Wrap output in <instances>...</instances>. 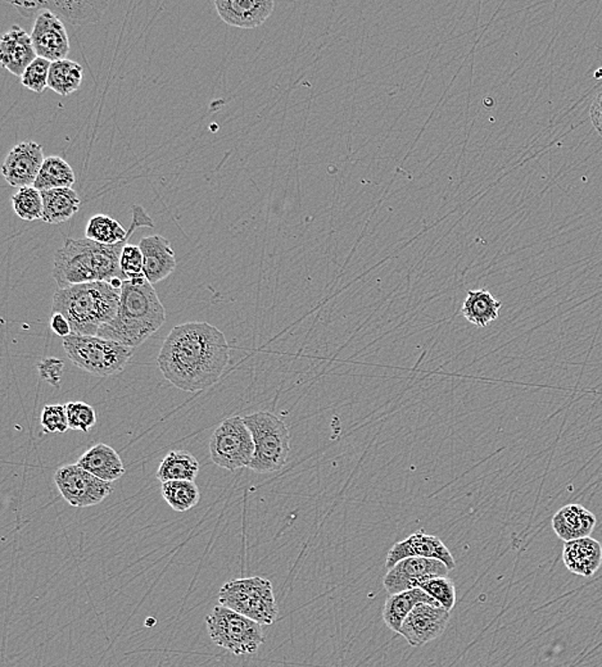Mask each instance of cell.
I'll return each mask as SVG.
<instances>
[{"mask_svg": "<svg viewBox=\"0 0 602 667\" xmlns=\"http://www.w3.org/2000/svg\"><path fill=\"white\" fill-rule=\"evenodd\" d=\"M8 4L16 8L23 17L31 19L35 14H40V11H49L53 14L71 23V25L84 26L89 23H96L102 19L108 2H75V0H44V2H11Z\"/></svg>", "mask_w": 602, "mask_h": 667, "instance_id": "obj_11", "label": "cell"}, {"mask_svg": "<svg viewBox=\"0 0 602 667\" xmlns=\"http://www.w3.org/2000/svg\"><path fill=\"white\" fill-rule=\"evenodd\" d=\"M14 212L25 221H37L43 218V198L41 192L34 186L19 189L12 197Z\"/></svg>", "mask_w": 602, "mask_h": 667, "instance_id": "obj_31", "label": "cell"}, {"mask_svg": "<svg viewBox=\"0 0 602 667\" xmlns=\"http://www.w3.org/2000/svg\"><path fill=\"white\" fill-rule=\"evenodd\" d=\"M563 561L572 574L592 577L602 563V545L591 536L566 542L563 550Z\"/></svg>", "mask_w": 602, "mask_h": 667, "instance_id": "obj_22", "label": "cell"}, {"mask_svg": "<svg viewBox=\"0 0 602 667\" xmlns=\"http://www.w3.org/2000/svg\"><path fill=\"white\" fill-rule=\"evenodd\" d=\"M216 10L227 25L239 29H256L271 16L272 0H216Z\"/></svg>", "mask_w": 602, "mask_h": 667, "instance_id": "obj_18", "label": "cell"}, {"mask_svg": "<svg viewBox=\"0 0 602 667\" xmlns=\"http://www.w3.org/2000/svg\"><path fill=\"white\" fill-rule=\"evenodd\" d=\"M210 455L216 466L236 471L248 467L254 456L251 430L240 416L222 421L210 440Z\"/></svg>", "mask_w": 602, "mask_h": 667, "instance_id": "obj_9", "label": "cell"}, {"mask_svg": "<svg viewBox=\"0 0 602 667\" xmlns=\"http://www.w3.org/2000/svg\"><path fill=\"white\" fill-rule=\"evenodd\" d=\"M420 589L428 593L433 600L438 602L446 610H452L456 604V586L452 580L447 577H434L428 582L423 583Z\"/></svg>", "mask_w": 602, "mask_h": 667, "instance_id": "obj_33", "label": "cell"}, {"mask_svg": "<svg viewBox=\"0 0 602 667\" xmlns=\"http://www.w3.org/2000/svg\"><path fill=\"white\" fill-rule=\"evenodd\" d=\"M44 161L43 145L35 141H22L8 153L2 172L12 188L34 186Z\"/></svg>", "mask_w": 602, "mask_h": 667, "instance_id": "obj_14", "label": "cell"}, {"mask_svg": "<svg viewBox=\"0 0 602 667\" xmlns=\"http://www.w3.org/2000/svg\"><path fill=\"white\" fill-rule=\"evenodd\" d=\"M77 465L108 483L121 479L126 473L120 455L112 447L103 443L86 450L84 455L77 459Z\"/></svg>", "mask_w": 602, "mask_h": 667, "instance_id": "obj_23", "label": "cell"}, {"mask_svg": "<svg viewBox=\"0 0 602 667\" xmlns=\"http://www.w3.org/2000/svg\"><path fill=\"white\" fill-rule=\"evenodd\" d=\"M40 425L46 434H64L70 425L66 405H48L43 408L40 416Z\"/></svg>", "mask_w": 602, "mask_h": 667, "instance_id": "obj_35", "label": "cell"}, {"mask_svg": "<svg viewBox=\"0 0 602 667\" xmlns=\"http://www.w3.org/2000/svg\"><path fill=\"white\" fill-rule=\"evenodd\" d=\"M210 638L236 656L256 654L265 642L262 625L228 607H213L206 619Z\"/></svg>", "mask_w": 602, "mask_h": 667, "instance_id": "obj_8", "label": "cell"}, {"mask_svg": "<svg viewBox=\"0 0 602 667\" xmlns=\"http://www.w3.org/2000/svg\"><path fill=\"white\" fill-rule=\"evenodd\" d=\"M32 43L38 57L48 59L49 62L67 59L70 53V40L64 21L58 19L52 12H41L35 20L31 32Z\"/></svg>", "mask_w": 602, "mask_h": 667, "instance_id": "obj_16", "label": "cell"}, {"mask_svg": "<svg viewBox=\"0 0 602 667\" xmlns=\"http://www.w3.org/2000/svg\"><path fill=\"white\" fill-rule=\"evenodd\" d=\"M55 483L68 505L79 509L99 505L115 489L112 483L94 476L77 464L59 467Z\"/></svg>", "mask_w": 602, "mask_h": 667, "instance_id": "obj_10", "label": "cell"}, {"mask_svg": "<svg viewBox=\"0 0 602 667\" xmlns=\"http://www.w3.org/2000/svg\"><path fill=\"white\" fill-rule=\"evenodd\" d=\"M2 64L12 75L22 76L26 68L38 58L37 50L29 35L21 26L13 25L0 40Z\"/></svg>", "mask_w": 602, "mask_h": 667, "instance_id": "obj_19", "label": "cell"}, {"mask_svg": "<svg viewBox=\"0 0 602 667\" xmlns=\"http://www.w3.org/2000/svg\"><path fill=\"white\" fill-rule=\"evenodd\" d=\"M165 321V305L152 284L145 278L125 280L117 315L100 328L97 337L136 348L157 333Z\"/></svg>", "mask_w": 602, "mask_h": 667, "instance_id": "obj_2", "label": "cell"}, {"mask_svg": "<svg viewBox=\"0 0 602 667\" xmlns=\"http://www.w3.org/2000/svg\"><path fill=\"white\" fill-rule=\"evenodd\" d=\"M219 604L269 627L278 619V606L270 580L261 577L231 580L222 586Z\"/></svg>", "mask_w": 602, "mask_h": 667, "instance_id": "obj_7", "label": "cell"}, {"mask_svg": "<svg viewBox=\"0 0 602 667\" xmlns=\"http://www.w3.org/2000/svg\"><path fill=\"white\" fill-rule=\"evenodd\" d=\"M229 360V344L220 329L192 321L172 329L157 363L172 385L193 393L216 384Z\"/></svg>", "mask_w": 602, "mask_h": 667, "instance_id": "obj_1", "label": "cell"}, {"mask_svg": "<svg viewBox=\"0 0 602 667\" xmlns=\"http://www.w3.org/2000/svg\"><path fill=\"white\" fill-rule=\"evenodd\" d=\"M120 267L125 280L145 278L144 258L139 245L129 244V243L125 245L123 253H121Z\"/></svg>", "mask_w": 602, "mask_h": 667, "instance_id": "obj_36", "label": "cell"}, {"mask_svg": "<svg viewBox=\"0 0 602 667\" xmlns=\"http://www.w3.org/2000/svg\"><path fill=\"white\" fill-rule=\"evenodd\" d=\"M43 198V221L46 224L59 225L73 218L79 212V195L73 188L52 189L41 192Z\"/></svg>", "mask_w": 602, "mask_h": 667, "instance_id": "obj_25", "label": "cell"}, {"mask_svg": "<svg viewBox=\"0 0 602 667\" xmlns=\"http://www.w3.org/2000/svg\"><path fill=\"white\" fill-rule=\"evenodd\" d=\"M76 182L75 172L62 157H47L41 170L39 172L34 188L39 192L52 191V189L73 188Z\"/></svg>", "mask_w": 602, "mask_h": 667, "instance_id": "obj_28", "label": "cell"}, {"mask_svg": "<svg viewBox=\"0 0 602 667\" xmlns=\"http://www.w3.org/2000/svg\"><path fill=\"white\" fill-rule=\"evenodd\" d=\"M501 305L503 304L497 301L488 290H469L461 311L467 321L476 325L477 328L485 329L496 321L500 316Z\"/></svg>", "mask_w": 602, "mask_h": 667, "instance_id": "obj_26", "label": "cell"}, {"mask_svg": "<svg viewBox=\"0 0 602 667\" xmlns=\"http://www.w3.org/2000/svg\"><path fill=\"white\" fill-rule=\"evenodd\" d=\"M254 441V456L248 468L258 474L277 473L287 465L290 434L283 420L261 411L245 417Z\"/></svg>", "mask_w": 602, "mask_h": 667, "instance_id": "obj_6", "label": "cell"}, {"mask_svg": "<svg viewBox=\"0 0 602 667\" xmlns=\"http://www.w3.org/2000/svg\"><path fill=\"white\" fill-rule=\"evenodd\" d=\"M161 494L174 511L186 512L200 503L201 492L194 482L162 483Z\"/></svg>", "mask_w": 602, "mask_h": 667, "instance_id": "obj_30", "label": "cell"}, {"mask_svg": "<svg viewBox=\"0 0 602 667\" xmlns=\"http://www.w3.org/2000/svg\"><path fill=\"white\" fill-rule=\"evenodd\" d=\"M127 242L116 245L99 244L89 239L66 238L64 245L55 254L53 278L58 289L79 284L125 280L120 258Z\"/></svg>", "mask_w": 602, "mask_h": 667, "instance_id": "obj_3", "label": "cell"}, {"mask_svg": "<svg viewBox=\"0 0 602 667\" xmlns=\"http://www.w3.org/2000/svg\"><path fill=\"white\" fill-rule=\"evenodd\" d=\"M50 66H52V62L48 59L38 57L20 77L21 84L34 93H44V90L48 88Z\"/></svg>", "mask_w": 602, "mask_h": 667, "instance_id": "obj_32", "label": "cell"}, {"mask_svg": "<svg viewBox=\"0 0 602 667\" xmlns=\"http://www.w3.org/2000/svg\"><path fill=\"white\" fill-rule=\"evenodd\" d=\"M49 325L53 333L64 338V339L73 335V328H71L70 321L62 313L53 312L52 316H50Z\"/></svg>", "mask_w": 602, "mask_h": 667, "instance_id": "obj_38", "label": "cell"}, {"mask_svg": "<svg viewBox=\"0 0 602 667\" xmlns=\"http://www.w3.org/2000/svg\"><path fill=\"white\" fill-rule=\"evenodd\" d=\"M591 120L596 132L602 136V91L595 97L591 106Z\"/></svg>", "mask_w": 602, "mask_h": 667, "instance_id": "obj_39", "label": "cell"}, {"mask_svg": "<svg viewBox=\"0 0 602 667\" xmlns=\"http://www.w3.org/2000/svg\"><path fill=\"white\" fill-rule=\"evenodd\" d=\"M62 344L71 363L98 378L123 372L134 351L116 340L75 334L64 338Z\"/></svg>", "mask_w": 602, "mask_h": 667, "instance_id": "obj_5", "label": "cell"}, {"mask_svg": "<svg viewBox=\"0 0 602 667\" xmlns=\"http://www.w3.org/2000/svg\"><path fill=\"white\" fill-rule=\"evenodd\" d=\"M144 258L145 278L152 286L170 277L176 269V257L165 236H147L139 242Z\"/></svg>", "mask_w": 602, "mask_h": 667, "instance_id": "obj_20", "label": "cell"}, {"mask_svg": "<svg viewBox=\"0 0 602 667\" xmlns=\"http://www.w3.org/2000/svg\"><path fill=\"white\" fill-rule=\"evenodd\" d=\"M84 70L71 59L53 62L49 70L48 88L58 96L67 97L75 93L82 86Z\"/></svg>", "mask_w": 602, "mask_h": 667, "instance_id": "obj_29", "label": "cell"}, {"mask_svg": "<svg viewBox=\"0 0 602 667\" xmlns=\"http://www.w3.org/2000/svg\"><path fill=\"white\" fill-rule=\"evenodd\" d=\"M64 363L59 358L49 357L38 363L39 378L46 381L50 387H61L64 376Z\"/></svg>", "mask_w": 602, "mask_h": 667, "instance_id": "obj_37", "label": "cell"}, {"mask_svg": "<svg viewBox=\"0 0 602 667\" xmlns=\"http://www.w3.org/2000/svg\"><path fill=\"white\" fill-rule=\"evenodd\" d=\"M121 290L107 281L79 284L58 289L53 296V312L62 313L73 334L97 337L100 328L115 319L120 305Z\"/></svg>", "mask_w": 602, "mask_h": 667, "instance_id": "obj_4", "label": "cell"}, {"mask_svg": "<svg viewBox=\"0 0 602 667\" xmlns=\"http://www.w3.org/2000/svg\"><path fill=\"white\" fill-rule=\"evenodd\" d=\"M419 603H429L433 606H441L437 601L433 600L432 597L420 588L411 589V591H405L401 593H396V594L388 595L385 600L384 607H383V620H384L385 625L388 629L394 631L399 634L401 629L403 621L408 618V613L411 612L415 607Z\"/></svg>", "mask_w": 602, "mask_h": 667, "instance_id": "obj_24", "label": "cell"}, {"mask_svg": "<svg viewBox=\"0 0 602 667\" xmlns=\"http://www.w3.org/2000/svg\"><path fill=\"white\" fill-rule=\"evenodd\" d=\"M68 425L75 432H88L97 423V414L91 406L84 402H70L66 405Z\"/></svg>", "mask_w": 602, "mask_h": 667, "instance_id": "obj_34", "label": "cell"}, {"mask_svg": "<svg viewBox=\"0 0 602 667\" xmlns=\"http://www.w3.org/2000/svg\"><path fill=\"white\" fill-rule=\"evenodd\" d=\"M450 569L440 560L410 557L388 570L383 580L388 594L420 588L421 584L449 575Z\"/></svg>", "mask_w": 602, "mask_h": 667, "instance_id": "obj_12", "label": "cell"}, {"mask_svg": "<svg viewBox=\"0 0 602 667\" xmlns=\"http://www.w3.org/2000/svg\"><path fill=\"white\" fill-rule=\"evenodd\" d=\"M154 227L152 218L148 215L147 210L141 206L133 207V219L129 229H125L120 222L107 215H96L89 219L86 225V239L93 240L105 245L120 244L123 242H129L130 236L134 234L138 227Z\"/></svg>", "mask_w": 602, "mask_h": 667, "instance_id": "obj_17", "label": "cell"}, {"mask_svg": "<svg viewBox=\"0 0 602 667\" xmlns=\"http://www.w3.org/2000/svg\"><path fill=\"white\" fill-rule=\"evenodd\" d=\"M410 557L440 560L450 569V571L453 570L456 566L455 559L446 544L438 536L426 533L424 530H417L408 538L393 544L385 559V568L390 570L396 563L410 559Z\"/></svg>", "mask_w": 602, "mask_h": 667, "instance_id": "obj_15", "label": "cell"}, {"mask_svg": "<svg viewBox=\"0 0 602 667\" xmlns=\"http://www.w3.org/2000/svg\"><path fill=\"white\" fill-rule=\"evenodd\" d=\"M200 474V462L186 450H171L162 459L156 477L161 483L166 482H194Z\"/></svg>", "mask_w": 602, "mask_h": 667, "instance_id": "obj_27", "label": "cell"}, {"mask_svg": "<svg viewBox=\"0 0 602 667\" xmlns=\"http://www.w3.org/2000/svg\"><path fill=\"white\" fill-rule=\"evenodd\" d=\"M598 518L586 507L580 503H571L560 509L554 515L553 529L557 538L572 542L587 538L595 530Z\"/></svg>", "mask_w": 602, "mask_h": 667, "instance_id": "obj_21", "label": "cell"}, {"mask_svg": "<svg viewBox=\"0 0 602 667\" xmlns=\"http://www.w3.org/2000/svg\"><path fill=\"white\" fill-rule=\"evenodd\" d=\"M450 618V611L444 607L419 603L408 613L399 634L411 647H421L440 638L449 625Z\"/></svg>", "mask_w": 602, "mask_h": 667, "instance_id": "obj_13", "label": "cell"}]
</instances>
